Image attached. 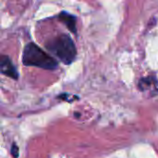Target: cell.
<instances>
[{
	"instance_id": "6da1fadb",
	"label": "cell",
	"mask_w": 158,
	"mask_h": 158,
	"mask_svg": "<svg viewBox=\"0 0 158 158\" xmlns=\"http://www.w3.org/2000/svg\"><path fill=\"white\" fill-rule=\"evenodd\" d=\"M21 61L27 67H36L47 70H55L58 68L57 60L34 43H29L24 46Z\"/></svg>"
},
{
	"instance_id": "7a4b0ae2",
	"label": "cell",
	"mask_w": 158,
	"mask_h": 158,
	"mask_svg": "<svg viewBox=\"0 0 158 158\" xmlns=\"http://www.w3.org/2000/svg\"><path fill=\"white\" fill-rule=\"evenodd\" d=\"M45 46L64 65L72 64L77 56V48L73 40L65 33L49 40Z\"/></svg>"
},
{
	"instance_id": "3957f363",
	"label": "cell",
	"mask_w": 158,
	"mask_h": 158,
	"mask_svg": "<svg viewBox=\"0 0 158 158\" xmlns=\"http://www.w3.org/2000/svg\"><path fill=\"white\" fill-rule=\"evenodd\" d=\"M0 74L15 81L19 79V71L10 57L6 55L0 54Z\"/></svg>"
},
{
	"instance_id": "277c9868",
	"label": "cell",
	"mask_w": 158,
	"mask_h": 158,
	"mask_svg": "<svg viewBox=\"0 0 158 158\" xmlns=\"http://www.w3.org/2000/svg\"><path fill=\"white\" fill-rule=\"evenodd\" d=\"M139 88L142 92L146 93L152 96L156 95L158 94L157 80L153 76L142 79L139 82Z\"/></svg>"
},
{
	"instance_id": "5b68a950",
	"label": "cell",
	"mask_w": 158,
	"mask_h": 158,
	"mask_svg": "<svg viewBox=\"0 0 158 158\" xmlns=\"http://www.w3.org/2000/svg\"><path fill=\"white\" fill-rule=\"evenodd\" d=\"M57 19L59 21H61L70 32L73 34H77V18L76 16L67 12V11H61L57 15Z\"/></svg>"
},
{
	"instance_id": "8992f818",
	"label": "cell",
	"mask_w": 158,
	"mask_h": 158,
	"mask_svg": "<svg viewBox=\"0 0 158 158\" xmlns=\"http://www.w3.org/2000/svg\"><path fill=\"white\" fill-rule=\"evenodd\" d=\"M57 98L61 99L63 101H67L68 103H72L73 101L80 99L78 97V95H73V94H61L57 95Z\"/></svg>"
},
{
	"instance_id": "52a82bcc",
	"label": "cell",
	"mask_w": 158,
	"mask_h": 158,
	"mask_svg": "<svg viewBox=\"0 0 158 158\" xmlns=\"http://www.w3.org/2000/svg\"><path fill=\"white\" fill-rule=\"evenodd\" d=\"M10 154L13 158H19V146L16 143H13L11 145V150H10Z\"/></svg>"
}]
</instances>
